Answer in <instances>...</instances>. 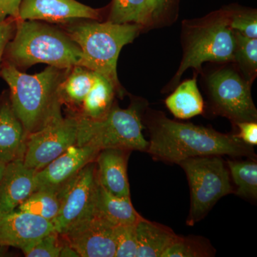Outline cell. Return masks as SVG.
I'll list each match as a JSON object with an SVG mask.
<instances>
[{
    "label": "cell",
    "instance_id": "7c38bea8",
    "mask_svg": "<svg viewBox=\"0 0 257 257\" xmlns=\"http://www.w3.org/2000/svg\"><path fill=\"white\" fill-rule=\"evenodd\" d=\"M100 150L95 147L73 146L35 174V191L49 189L58 193L90 162ZM34 191V192H35Z\"/></svg>",
    "mask_w": 257,
    "mask_h": 257
},
{
    "label": "cell",
    "instance_id": "30bf717a",
    "mask_svg": "<svg viewBox=\"0 0 257 257\" xmlns=\"http://www.w3.org/2000/svg\"><path fill=\"white\" fill-rule=\"evenodd\" d=\"M98 184L95 161L86 165L60 191L58 215L52 221L55 231L62 234L77 221L93 216Z\"/></svg>",
    "mask_w": 257,
    "mask_h": 257
},
{
    "label": "cell",
    "instance_id": "cb8c5ba5",
    "mask_svg": "<svg viewBox=\"0 0 257 257\" xmlns=\"http://www.w3.org/2000/svg\"><path fill=\"white\" fill-rule=\"evenodd\" d=\"M61 199L60 193L49 189H38L16 209L40 216L51 222L58 215Z\"/></svg>",
    "mask_w": 257,
    "mask_h": 257
},
{
    "label": "cell",
    "instance_id": "ac0fdd59",
    "mask_svg": "<svg viewBox=\"0 0 257 257\" xmlns=\"http://www.w3.org/2000/svg\"><path fill=\"white\" fill-rule=\"evenodd\" d=\"M93 216L114 226L135 225L145 219L133 207L130 197H120L111 194L99 181L94 197Z\"/></svg>",
    "mask_w": 257,
    "mask_h": 257
},
{
    "label": "cell",
    "instance_id": "d590c367",
    "mask_svg": "<svg viewBox=\"0 0 257 257\" xmlns=\"http://www.w3.org/2000/svg\"><path fill=\"white\" fill-rule=\"evenodd\" d=\"M7 164L5 163L4 162H3L1 160H0V179H1L2 177H3V173H4L5 167H6Z\"/></svg>",
    "mask_w": 257,
    "mask_h": 257
},
{
    "label": "cell",
    "instance_id": "277c9868",
    "mask_svg": "<svg viewBox=\"0 0 257 257\" xmlns=\"http://www.w3.org/2000/svg\"><path fill=\"white\" fill-rule=\"evenodd\" d=\"M143 25L115 24L107 21L82 22L69 25L66 32L82 52L80 65L100 74L114 86L121 96L117 77V60L121 49L138 36Z\"/></svg>",
    "mask_w": 257,
    "mask_h": 257
},
{
    "label": "cell",
    "instance_id": "8992f818",
    "mask_svg": "<svg viewBox=\"0 0 257 257\" xmlns=\"http://www.w3.org/2000/svg\"><path fill=\"white\" fill-rule=\"evenodd\" d=\"M187 175L191 192L187 224L194 226L205 217L216 203L234 193L229 170L219 155L191 157L178 164Z\"/></svg>",
    "mask_w": 257,
    "mask_h": 257
},
{
    "label": "cell",
    "instance_id": "f1b7e54d",
    "mask_svg": "<svg viewBox=\"0 0 257 257\" xmlns=\"http://www.w3.org/2000/svg\"><path fill=\"white\" fill-rule=\"evenodd\" d=\"M63 244L60 234L54 231L39 239L24 253L28 257H58Z\"/></svg>",
    "mask_w": 257,
    "mask_h": 257
},
{
    "label": "cell",
    "instance_id": "4dcf8cb0",
    "mask_svg": "<svg viewBox=\"0 0 257 257\" xmlns=\"http://www.w3.org/2000/svg\"><path fill=\"white\" fill-rule=\"evenodd\" d=\"M16 27L17 19L9 18L0 21V69L6 47L14 37Z\"/></svg>",
    "mask_w": 257,
    "mask_h": 257
},
{
    "label": "cell",
    "instance_id": "4316f807",
    "mask_svg": "<svg viewBox=\"0 0 257 257\" xmlns=\"http://www.w3.org/2000/svg\"><path fill=\"white\" fill-rule=\"evenodd\" d=\"M234 60L250 73H256L257 69V40L248 38L234 31Z\"/></svg>",
    "mask_w": 257,
    "mask_h": 257
},
{
    "label": "cell",
    "instance_id": "484cf974",
    "mask_svg": "<svg viewBox=\"0 0 257 257\" xmlns=\"http://www.w3.org/2000/svg\"><path fill=\"white\" fill-rule=\"evenodd\" d=\"M214 255L215 249L204 238L177 235L162 257H209Z\"/></svg>",
    "mask_w": 257,
    "mask_h": 257
},
{
    "label": "cell",
    "instance_id": "6da1fadb",
    "mask_svg": "<svg viewBox=\"0 0 257 257\" xmlns=\"http://www.w3.org/2000/svg\"><path fill=\"white\" fill-rule=\"evenodd\" d=\"M150 133L147 153L156 161L178 164L191 157L209 155L246 157L256 160L252 146L235 135L218 133L212 128L168 119L164 114L148 122Z\"/></svg>",
    "mask_w": 257,
    "mask_h": 257
},
{
    "label": "cell",
    "instance_id": "44dd1931",
    "mask_svg": "<svg viewBox=\"0 0 257 257\" xmlns=\"http://www.w3.org/2000/svg\"><path fill=\"white\" fill-rule=\"evenodd\" d=\"M165 104L172 114L178 119H190L202 114L204 101L198 89L195 77L182 83L167 98Z\"/></svg>",
    "mask_w": 257,
    "mask_h": 257
},
{
    "label": "cell",
    "instance_id": "7402d4cb",
    "mask_svg": "<svg viewBox=\"0 0 257 257\" xmlns=\"http://www.w3.org/2000/svg\"><path fill=\"white\" fill-rule=\"evenodd\" d=\"M116 93L114 86L105 77L95 72L94 84L84 98L78 114L90 119L104 117L114 104Z\"/></svg>",
    "mask_w": 257,
    "mask_h": 257
},
{
    "label": "cell",
    "instance_id": "9c48e42d",
    "mask_svg": "<svg viewBox=\"0 0 257 257\" xmlns=\"http://www.w3.org/2000/svg\"><path fill=\"white\" fill-rule=\"evenodd\" d=\"M76 115L62 117L28 137L23 162L26 167L38 171L76 145L77 138Z\"/></svg>",
    "mask_w": 257,
    "mask_h": 257
},
{
    "label": "cell",
    "instance_id": "52a82bcc",
    "mask_svg": "<svg viewBox=\"0 0 257 257\" xmlns=\"http://www.w3.org/2000/svg\"><path fill=\"white\" fill-rule=\"evenodd\" d=\"M234 32L229 25V13H221L191 39L176 74L179 79L187 69H200L205 62L234 61Z\"/></svg>",
    "mask_w": 257,
    "mask_h": 257
},
{
    "label": "cell",
    "instance_id": "e0dca14e",
    "mask_svg": "<svg viewBox=\"0 0 257 257\" xmlns=\"http://www.w3.org/2000/svg\"><path fill=\"white\" fill-rule=\"evenodd\" d=\"M28 135L15 114L10 96L0 99V160L5 163L23 160Z\"/></svg>",
    "mask_w": 257,
    "mask_h": 257
},
{
    "label": "cell",
    "instance_id": "603a6c76",
    "mask_svg": "<svg viewBox=\"0 0 257 257\" xmlns=\"http://www.w3.org/2000/svg\"><path fill=\"white\" fill-rule=\"evenodd\" d=\"M154 18L150 0H112L108 21L144 25Z\"/></svg>",
    "mask_w": 257,
    "mask_h": 257
},
{
    "label": "cell",
    "instance_id": "5b68a950",
    "mask_svg": "<svg viewBox=\"0 0 257 257\" xmlns=\"http://www.w3.org/2000/svg\"><path fill=\"white\" fill-rule=\"evenodd\" d=\"M140 106L133 103L127 109L113 104L110 110L99 119L77 118V146H90L98 150L114 148L147 152L148 141L144 137Z\"/></svg>",
    "mask_w": 257,
    "mask_h": 257
},
{
    "label": "cell",
    "instance_id": "83f0119b",
    "mask_svg": "<svg viewBox=\"0 0 257 257\" xmlns=\"http://www.w3.org/2000/svg\"><path fill=\"white\" fill-rule=\"evenodd\" d=\"M116 257H137L138 240L136 224L115 226Z\"/></svg>",
    "mask_w": 257,
    "mask_h": 257
},
{
    "label": "cell",
    "instance_id": "ffe728a7",
    "mask_svg": "<svg viewBox=\"0 0 257 257\" xmlns=\"http://www.w3.org/2000/svg\"><path fill=\"white\" fill-rule=\"evenodd\" d=\"M95 72L82 66L69 69L59 87V96L62 104L80 109L84 98L90 91Z\"/></svg>",
    "mask_w": 257,
    "mask_h": 257
},
{
    "label": "cell",
    "instance_id": "836d02e7",
    "mask_svg": "<svg viewBox=\"0 0 257 257\" xmlns=\"http://www.w3.org/2000/svg\"><path fill=\"white\" fill-rule=\"evenodd\" d=\"M154 17L157 18L172 3V0H150Z\"/></svg>",
    "mask_w": 257,
    "mask_h": 257
},
{
    "label": "cell",
    "instance_id": "7a4b0ae2",
    "mask_svg": "<svg viewBox=\"0 0 257 257\" xmlns=\"http://www.w3.org/2000/svg\"><path fill=\"white\" fill-rule=\"evenodd\" d=\"M69 69L48 66L28 74L9 62L2 64L0 76L9 86L12 106L28 135L63 117L59 87Z\"/></svg>",
    "mask_w": 257,
    "mask_h": 257
},
{
    "label": "cell",
    "instance_id": "d4e9b609",
    "mask_svg": "<svg viewBox=\"0 0 257 257\" xmlns=\"http://www.w3.org/2000/svg\"><path fill=\"white\" fill-rule=\"evenodd\" d=\"M228 167L237 189L234 194L246 199L257 197V164L256 161L228 160Z\"/></svg>",
    "mask_w": 257,
    "mask_h": 257
},
{
    "label": "cell",
    "instance_id": "9a60e30c",
    "mask_svg": "<svg viewBox=\"0 0 257 257\" xmlns=\"http://www.w3.org/2000/svg\"><path fill=\"white\" fill-rule=\"evenodd\" d=\"M36 171L28 168L23 160L7 164L0 179V213L16 209L35 191Z\"/></svg>",
    "mask_w": 257,
    "mask_h": 257
},
{
    "label": "cell",
    "instance_id": "3957f363",
    "mask_svg": "<svg viewBox=\"0 0 257 257\" xmlns=\"http://www.w3.org/2000/svg\"><path fill=\"white\" fill-rule=\"evenodd\" d=\"M4 57L5 62L19 69L39 63L71 69L80 65L82 52L65 31L41 21L17 20L15 35Z\"/></svg>",
    "mask_w": 257,
    "mask_h": 257
},
{
    "label": "cell",
    "instance_id": "5bb4252c",
    "mask_svg": "<svg viewBox=\"0 0 257 257\" xmlns=\"http://www.w3.org/2000/svg\"><path fill=\"white\" fill-rule=\"evenodd\" d=\"M101 10L76 0H22L18 20L69 23L79 20H98Z\"/></svg>",
    "mask_w": 257,
    "mask_h": 257
},
{
    "label": "cell",
    "instance_id": "e575fe53",
    "mask_svg": "<svg viewBox=\"0 0 257 257\" xmlns=\"http://www.w3.org/2000/svg\"><path fill=\"white\" fill-rule=\"evenodd\" d=\"M60 256L80 257L78 253L73 248L66 244L65 243H64L63 246L61 250Z\"/></svg>",
    "mask_w": 257,
    "mask_h": 257
},
{
    "label": "cell",
    "instance_id": "d6986e66",
    "mask_svg": "<svg viewBox=\"0 0 257 257\" xmlns=\"http://www.w3.org/2000/svg\"><path fill=\"white\" fill-rule=\"evenodd\" d=\"M137 257H160L177 235L168 226L144 219L136 224Z\"/></svg>",
    "mask_w": 257,
    "mask_h": 257
},
{
    "label": "cell",
    "instance_id": "2e32d148",
    "mask_svg": "<svg viewBox=\"0 0 257 257\" xmlns=\"http://www.w3.org/2000/svg\"><path fill=\"white\" fill-rule=\"evenodd\" d=\"M131 152L122 149H104L95 160L99 184L117 197H130L127 165Z\"/></svg>",
    "mask_w": 257,
    "mask_h": 257
},
{
    "label": "cell",
    "instance_id": "8fae6325",
    "mask_svg": "<svg viewBox=\"0 0 257 257\" xmlns=\"http://www.w3.org/2000/svg\"><path fill=\"white\" fill-rule=\"evenodd\" d=\"M60 235L80 257L115 256V226L95 216L77 221Z\"/></svg>",
    "mask_w": 257,
    "mask_h": 257
},
{
    "label": "cell",
    "instance_id": "4fadbf2b",
    "mask_svg": "<svg viewBox=\"0 0 257 257\" xmlns=\"http://www.w3.org/2000/svg\"><path fill=\"white\" fill-rule=\"evenodd\" d=\"M54 231L51 221L30 213L18 209L0 213V246H13L24 253Z\"/></svg>",
    "mask_w": 257,
    "mask_h": 257
},
{
    "label": "cell",
    "instance_id": "f546056e",
    "mask_svg": "<svg viewBox=\"0 0 257 257\" xmlns=\"http://www.w3.org/2000/svg\"><path fill=\"white\" fill-rule=\"evenodd\" d=\"M231 30L248 38H257V17L254 12H236L229 14Z\"/></svg>",
    "mask_w": 257,
    "mask_h": 257
},
{
    "label": "cell",
    "instance_id": "ba28073f",
    "mask_svg": "<svg viewBox=\"0 0 257 257\" xmlns=\"http://www.w3.org/2000/svg\"><path fill=\"white\" fill-rule=\"evenodd\" d=\"M209 92L219 114L234 122L256 121L255 107L249 84L235 71L221 69L208 79Z\"/></svg>",
    "mask_w": 257,
    "mask_h": 257
},
{
    "label": "cell",
    "instance_id": "d6a6232c",
    "mask_svg": "<svg viewBox=\"0 0 257 257\" xmlns=\"http://www.w3.org/2000/svg\"><path fill=\"white\" fill-rule=\"evenodd\" d=\"M22 0H0V21L9 18L18 19Z\"/></svg>",
    "mask_w": 257,
    "mask_h": 257
},
{
    "label": "cell",
    "instance_id": "1f68e13d",
    "mask_svg": "<svg viewBox=\"0 0 257 257\" xmlns=\"http://www.w3.org/2000/svg\"><path fill=\"white\" fill-rule=\"evenodd\" d=\"M239 133L236 138L250 146L257 145V124L256 121H242L236 123Z\"/></svg>",
    "mask_w": 257,
    "mask_h": 257
}]
</instances>
